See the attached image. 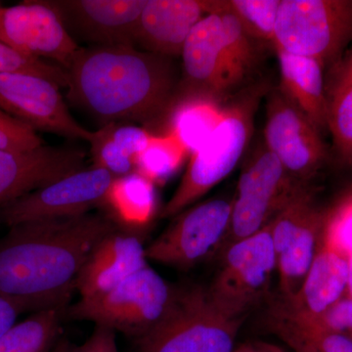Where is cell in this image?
<instances>
[{"instance_id": "cell-1", "label": "cell", "mask_w": 352, "mask_h": 352, "mask_svg": "<svg viewBox=\"0 0 352 352\" xmlns=\"http://www.w3.org/2000/svg\"><path fill=\"white\" fill-rule=\"evenodd\" d=\"M0 239V295L27 310L66 308L88 256L119 229L107 215L36 220Z\"/></svg>"}, {"instance_id": "cell-2", "label": "cell", "mask_w": 352, "mask_h": 352, "mask_svg": "<svg viewBox=\"0 0 352 352\" xmlns=\"http://www.w3.org/2000/svg\"><path fill=\"white\" fill-rule=\"evenodd\" d=\"M67 72L69 98L103 126L152 124L171 110L175 98L170 58L134 46L80 47Z\"/></svg>"}, {"instance_id": "cell-3", "label": "cell", "mask_w": 352, "mask_h": 352, "mask_svg": "<svg viewBox=\"0 0 352 352\" xmlns=\"http://www.w3.org/2000/svg\"><path fill=\"white\" fill-rule=\"evenodd\" d=\"M261 97V90H254L224 108L219 126L203 145L190 155L182 182L162 210V217L179 214L230 175L254 133V113Z\"/></svg>"}, {"instance_id": "cell-4", "label": "cell", "mask_w": 352, "mask_h": 352, "mask_svg": "<svg viewBox=\"0 0 352 352\" xmlns=\"http://www.w3.org/2000/svg\"><path fill=\"white\" fill-rule=\"evenodd\" d=\"M243 322L222 314L206 287L176 288L168 314L136 344L139 352H232Z\"/></svg>"}, {"instance_id": "cell-5", "label": "cell", "mask_w": 352, "mask_h": 352, "mask_svg": "<svg viewBox=\"0 0 352 352\" xmlns=\"http://www.w3.org/2000/svg\"><path fill=\"white\" fill-rule=\"evenodd\" d=\"M176 288L148 264L117 287L68 308L75 320L94 322L138 339L152 330L168 314Z\"/></svg>"}, {"instance_id": "cell-6", "label": "cell", "mask_w": 352, "mask_h": 352, "mask_svg": "<svg viewBox=\"0 0 352 352\" xmlns=\"http://www.w3.org/2000/svg\"><path fill=\"white\" fill-rule=\"evenodd\" d=\"M307 184L295 179L263 142L248 156L232 200L230 224L217 256L270 223Z\"/></svg>"}, {"instance_id": "cell-7", "label": "cell", "mask_w": 352, "mask_h": 352, "mask_svg": "<svg viewBox=\"0 0 352 352\" xmlns=\"http://www.w3.org/2000/svg\"><path fill=\"white\" fill-rule=\"evenodd\" d=\"M273 45L328 68L352 45V0H282Z\"/></svg>"}, {"instance_id": "cell-8", "label": "cell", "mask_w": 352, "mask_h": 352, "mask_svg": "<svg viewBox=\"0 0 352 352\" xmlns=\"http://www.w3.org/2000/svg\"><path fill=\"white\" fill-rule=\"evenodd\" d=\"M271 222L258 233L229 245L220 254L221 267L208 287V293L215 307L231 318L245 320L265 298L277 272Z\"/></svg>"}, {"instance_id": "cell-9", "label": "cell", "mask_w": 352, "mask_h": 352, "mask_svg": "<svg viewBox=\"0 0 352 352\" xmlns=\"http://www.w3.org/2000/svg\"><path fill=\"white\" fill-rule=\"evenodd\" d=\"M232 200L214 199L187 208L146 248L148 261L187 270L217 256L230 224Z\"/></svg>"}, {"instance_id": "cell-10", "label": "cell", "mask_w": 352, "mask_h": 352, "mask_svg": "<svg viewBox=\"0 0 352 352\" xmlns=\"http://www.w3.org/2000/svg\"><path fill=\"white\" fill-rule=\"evenodd\" d=\"M113 180V175L103 168H82L8 204L0 210V221L12 227L89 214L102 205Z\"/></svg>"}, {"instance_id": "cell-11", "label": "cell", "mask_w": 352, "mask_h": 352, "mask_svg": "<svg viewBox=\"0 0 352 352\" xmlns=\"http://www.w3.org/2000/svg\"><path fill=\"white\" fill-rule=\"evenodd\" d=\"M263 143L289 175L305 184L327 160L321 132L279 88L268 96Z\"/></svg>"}, {"instance_id": "cell-12", "label": "cell", "mask_w": 352, "mask_h": 352, "mask_svg": "<svg viewBox=\"0 0 352 352\" xmlns=\"http://www.w3.org/2000/svg\"><path fill=\"white\" fill-rule=\"evenodd\" d=\"M0 109L36 131L87 142L94 133L71 115L58 85L31 74L0 72Z\"/></svg>"}, {"instance_id": "cell-13", "label": "cell", "mask_w": 352, "mask_h": 352, "mask_svg": "<svg viewBox=\"0 0 352 352\" xmlns=\"http://www.w3.org/2000/svg\"><path fill=\"white\" fill-rule=\"evenodd\" d=\"M0 41L28 56L54 61L66 71L80 50L47 1L4 7L0 14Z\"/></svg>"}, {"instance_id": "cell-14", "label": "cell", "mask_w": 352, "mask_h": 352, "mask_svg": "<svg viewBox=\"0 0 352 352\" xmlns=\"http://www.w3.org/2000/svg\"><path fill=\"white\" fill-rule=\"evenodd\" d=\"M349 270V254L321 237L318 252L302 287L293 298L275 302L270 315L305 323L318 321L346 298Z\"/></svg>"}, {"instance_id": "cell-15", "label": "cell", "mask_w": 352, "mask_h": 352, "mask_svg": "<svg viewBox=\"0 0 352 352\" xmlns=\"http://www.w3.org/2000/svg\"><path fill=\"white\" fill-rule=\"evenodd\" d=\"M65 27L94 46H134L147 0L47 1Z\"/></svg>"}, {"instance_id": "cell-16", "label": "cell", "mask_w": 352, "mask_h": 352, "mask_svg": "<svg viewBox=\"0 0 352 352\" xmlns=\"http://www.w3.org/2000/svg\"><path fill=\"white\" fill-rule=\"evenodd\" d=\"M182 57L184 95L220 101L238 87L227 60L219 12L208 14L195 25L183 45Z\"/></svg>"}, {"instance_id": "cell-17", "label": "cell", "mask_w": 352, "mask_h": 352, "mask_svg": "<svg viewBox=\"0 0 352 352\" xmlns=\"http://www.w3.org/2000/svg\"><path fill=\"white\" fill-rule=\"evenodd\" d=\"M85 154L75 147L43 145L25 153L0 150V210L32 191L82 170Z\"/></svg>"}, {"instance_id": "cell-18", "label": "cell", "mask_w": 352, "mask_h": 352, "mask_svg": "<svg viewBox=\"0 0 352 352\" xmlns=\"http://www.w3.org/2000/svg\"><path fill=\"white\" fill-rule=\"evenodd\" d=\"M221 7V0H147L141 14L136 43L161 56H179L195 25Z\"/></svg>"}, {"instance_id": "cell-19", "label": "cell", "mask_w": 352, "mask_h": 352, "mask_svg": "<svg viewBox=\"0 0 352 352\" xmlns=\"http://www.w3.org/2000/svg\"><path fill=\"white\" fill-rule=\"evenodd\" d=\"M146 248L138 234L117 229L95 247L76 283L80 300L107 293L148 264Z\"/></svg>"}, {"instance_id": "cell-20", "label": "cell", "mask_w": 352, "mask_h": 352, "mask_svg": "<svg viewBox=\"0 0 352 352\" xmlns=\"http://www.w3.org/2000/svg\"><path fill=\"white\" fill-rule=\"evenodd\" d=\"M275 51L281 78L279 89L322 133L327 129L325 67L314 58Z\"/></svg>"}, {"instance_id": "cell-21", "label": "cell", "mask_w": 352, "mask_h": 352, "mask_svg": "<svg viewBox=\"0 0 352 352\" xmlns=\"http://www.w3.org/2000/svg\"><path fill=\"white\" fill-rule=\"evenodd\" d=\"M324 214L315 204L277 254L280 300L293 298L300 289L318 252L323 232Z\"/></svg>"}, {"instance_id": "cell-22", "label": "cell", "mask_w": 352, "mask_h": 352, "mask_svg": "<svg viewBox=\"0 0 352 352\" xmlns=\"http://www.w3.org/2000/svg\"><path fill=\"white\" fill-rule=\"evenodd\" d=\"M101 206L120 229L138 234L156 215V185L136 171L113 178Z\"/></svg>"}, {"instance_id": "cell-23", "label": "cell", "mask_w": 352, "mask_h": 352, "mask_svg": "<svg viewBox=\"0 0 352 352\" xmlns=\"http://www.w3.org/2000/svg\"><path fill=\"white\" fill-rule=\"evenodd\" d=\"M327 129L340 161L352 166V45L325 74Z\"/></svg>"}, {"instance_id": "cell-24", "label": "cell", "mask_w": 352, "mask_h": 352, "mask_svg": "<svg viewBox=\"0 0 352 352\" xmlns=\"http://www.w3.org/2000/svg\"><path fill=\"white\" fill-rule=\"evenodd\" d=\"M182 98L170 110L168 133L173 134L192 155L219 126L224 108L219 101L204 95L187 94Z\"/></svg>"}, {"instance_id": "cell-25", "label": "cell", "mask_w": 352, "mask_h": 352, "mask_svg": "<svg viewBox=\"0 0 352 352\" xmlns=\"http://www.w3.org/2000/svg\"><path fill=\"white\" fill-rule=\"evenodd\" d=\"M66 308L39 310L0 338V352H51L59 342Z\"/></svg>"}, {"instance_id": "cell-26", "label": "cell", "mask_w": 352, "mask_h": 352, "mask_svg": "<svg viewBox=\"0 0 352 352\" xmlns=\"http://www.w3.org/2000/svg\"><path fill=\"white\" fill-rule=\"evenodd\" d=\"M268 327L295 352H352V340L342 333L270 315Z\"/></svg>"}, {"instance_id": "cell-27", "label": "cell", "mask_w": 352, "mask_h": 352, "mask_svg": "<svg viewBox=\"0 0 352 352\" xmlns=\"http://www.w3.org/2000/svg\"><path fill=\"white\" fill-rule=\"evenodd\" d=\"M187 155L188 153L173 134L153 135L136 157L135 171L155 185H162L175 175Z\"/></svg>"}, {"instance_id": "cell-28", "label": "cell", "mask_w": 352, "mask_h": 352, "mask_svg": "<svg viewBox=\"0 0 352 352\" xmlns=\"http://www.w3.org/2000/svg\"><path fill=\"white\" fill-rule=\"evenodd\" d=\"M282 0H224V8L232 13L254 41L274 43L275 30Z\"/></svg>"}, {"instance_id": "cell-29", "label": "cell", "mask_w": 352, "mask_h": 352, "mask_svg": "<svg viewBox=\"0 0 352 352\" xmlns=\"http://www.w3.org/2000/svg\"><path fill=\"white\" fill-rule=\"evenodd\" d=\"M219 12L227 60L234 78L239 85L256 63V52L252 43L254 41L245 32L237 18L224 8V0Z\"/></svg>"}, {"instance_id": "cell-30", "label": "cell", "mask_w": 352, "mask_h": 352, "mask_svg": "<svg viewBox=\"0 0 352 352\" xmlns=\"http://www.w3.org/2000/svg\"><path fill=\"white\" fill-rule=\"evenodd\" d=\"M89 143L94 161L92 166L107 170L113 178L135 171V162L115 142L110 124H105L99 131H94Z\"/></svg>"}, {"instance_id": "cell-31", "label": "cell", "mask_w": 352, "mask_h": 352, "mask_svg": "<svg viewBox=\"0 0 352 352\" xmlns=\"http://www.w3.org/2000/svg\"><path fill=\"white\" fill-rule=\"evenodd\" d=\"M0 72L31 74L50 80L60 88L68 87V72L58 66L18 52L0 41Z\"/></svg>"}, {"instance_id": "cell-32", "label": "cell", "mask_w": 352, "mask_h": 352, "mask_svg": "<svg viewBox=\"0 0 352 352\" xmlns=\"http://www.w3.org/2000/svg\"><path fill=\"white\" fill-rule=\"evenodd\" d=\"M41 146L43 140L31 126L0 109V150L25 153Z\"/></svg>"}, {"instance_id": "cell-33", "label": "cell", "mask_w": 352, "mask_h": 352, "mask_svg": "<svg viewBox=\"0 0 352 352\" xmlns=\"http://www.w3.org/2000/svg\"><path fill=\"white\" fill-rule=\"evenodd\" d=\"M110 124L111 134L115 142L124 152L136 161V157L143 152L149 143L153 134L140 126L113 122Z\"/></svg>"}, {"instance_id": "cell-34", "label": "cell", "mask_w": 352, "mask_h": 352, "mask_svg": "<svg viewBox=\"0 0 352 352\" xmlns=\"http://www.w3.org/2000/svg\"><path fill=\"white\" fill-rule=\"evenodd\" d=\"M307 324H314L319 327L342 333L352 340V298L346 296L333 305L318 321Z\"/></svg>"}, {"instance_id": "cell-35", "label": "cell", "mask_w": 352, "mask_h": 352, "mask_svg": "<svg viewBox=\"0 0 352 352\" xmlns=\"http://www.w3.org/2000/svg\"><path fill=\"white\" fill-rule=\"evenodd\" d=\"M69 352H119L116 332L111 329L96 326L85 344L80 346H71Z\"/></svg>"}, {"instance_id": "cell-36", "label": "cell", "mask_w": 352, "mask_h": 352, "mask_svg": "<svg viewBox=\"0 0 352 352\" xmlns=\"http://www.w3.org/2000/svg\"><path fill=\"white\" fill-rule=\"evenodd\" d=\"M24 312L18 303L0 295V338L16 324L18 316Z\"/></svg>"}, {"instance_id": "cell-37", "label": "cell", "mask_w": 352, "mask_h": 352, "mask_svg": "<svg viewBox=\"0 0 352 352\" xmlns=\"http://www.w3.org/2000/svg\"><path fill=\"white\" fill-rule=\"evenodd\" d=\"M232 352H289L283 347L261 340H249L238 344Z\"/></svg>"}, {"instance_id": "cell-38", "label": "cell", "mask_w": 352, "mask_h": 352, "mask_svg": "<svg viewBox=\"0 0 352 352\" xmlns=\"http://www.w3.org/2000/svg\"><path fill=\"white\" fill-rule=\"evenodd\" d=\"M72 344L67 340H59L53 351L51 352H69Z\"/></svg>"}, {"instance_id": "cell-39", "label": "cell", "mask_w": 352, "mask_h": 352, "mask_svg": "<svg viewBox=\"0 0 352 352\" xmlns=\"http://www.w3.org/2000/svg\"><path fill=\"white\" fill-rule=\"evenodd\" d=\"M349 261H351V270H349V286H347L346 298H352V254L349 256Z\"/></svg>"}, {"instance_id": "cell-40", "label": "cell", "mask_w": 352, "mask_h": 352, "mask_svg": "<svg viewBox=\"0 0 352 352\" xmlns=\"http://www.w3.org/2000/svg\"><path fill=\"white\" fill-rule=\"evenodd\" d=\"M4 7L1 6V3H0V14H1L2 10H3Z\"/></svg>"}]
</instances>
